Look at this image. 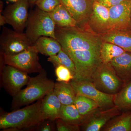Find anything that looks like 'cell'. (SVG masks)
<instances>
[{
  "label": "cell",
  "instance_id": "83f0119b",
  "mask_svg": "<svg viewBox=\"0 0 131 131\" xmlns=\"http://www.w3.org/2000/svg\"><path fill=\"white\" fill-rule=\"evenodd\" d=\"M56 122L57 131H79L81 130L80 126L70 124L60 118L57 119Z\"/></svg>",
  "mask_w": 131,
  "mask_h": 131
},
{
  "label": "cell",
  "instance_id": "d6a6232c",
  "mask_svg": "<svg viewBox=\"0 0 131 131\" xmlns=\"http://www.w3.org/2000/svg\"><path fill=\"white\" fill-rule=\"evenodd\" d=\"M8 1H10L12 2L15 3L18 1V0H8Z\"/></svg>",
  "mask_w": 131,
  "mask_h": 131
},
{
  "label": "cell",
  "instance_id": "603a6c76",
  "mask_svg": "<svg viewBox=\"0 0 131 131\" xmlns=\"http://www.w3.org/2000/svg\"><path fill=\"white\" fill-rule=\"evenodd\" d=\"M74 104L80 114L86 119L95 111L100 108L95 102L82 95H76Z\"/></svg>",
  "mask_w": 131,
  "mask_h": 131
},
{
  "label": "cell",
  "instance_id": "e0dca14e",
  "mask_svg": "<svg viewBox=\"0 0 131 131\" xmlns=\"http://www.w3.org/2000/svg\"><path fill=\"white\" fill-rule=\"evenodd\" d=\"M49 14L56 26L71 27L78 26L76 21L62 3Z\"/></svg>",
  "mask_w": 131,
  "mask_h": 131
},
{
  "label": "cell",
  "instance_id": "9a60e30c",
  "mask_svg": "<svg viewBox=\"0 0 131 131\" xmlns=\"http://www.w3.org/2000/svg\"><path fill=\"white\" fill-rule=\"evenodd\" d=\"M103 41L117 45L125 51L131 52V29L111 31L99 35Z\"/></svg>",
  "mask_w": 131,
  "mask_h": 131
},
{
  "label": "cell",
  "instance_id": "8fae6325",
  "mask_svg": "<svg viewBox=\"0 0 131 131\" xmlns=\"http://www.w3.org/2000/svg\"><path fill=\"white\" fill-rule=\"evenodd\" d=\"M131 1L124 0L109 8L111 31L131 29Z\"/></svg>",
  "mask_w": 131,
  "mask_h": 131
},
{
  "label": "cell",
  "instance_id": "1f68e13d",
  "mask_svg": "<svg viewBox=\"0 0 131 131\" xmlns=\"http://www.w3.org/2000/svg\"><path fill=\"white\" fill-rule=\"evenodd\" d=\"M37 1V0H28L29 5H30V7H32L33 6L35 5V3Z\"/></svg>",
  "mask_w": 131,
  "mask_h": 131
},
{
  "label": "cell",
  "instance_id": "3957f363",
  "mask_svg": "<svg viewBox=\"0 0 131 131\" xmlns=\"http://www.w3.org/2000/svg\"><path fill=\"white\" fill-rule=\"evenodd\" d=\"M56 26L49 13L37 7L29 13L25 33L33 45L40 37L46 36L56 39Z\"/></svg>",
  "mask_w": 131,
  "mask_h": 131
},
{
  "label": "cell",
  "instance_id": "44dd1931",
  "mask_svg": "<svg viewBox=\"0 0 131 131\" xmlns=\"http://www.w3.org/2000/svg\"><path fill=\"white\" fill-rule=\"evenodd\" d=\"M59 118L70 124L80 126L86 119L80 114L74 104L62 105Z\"/></svg>",
  "mask_w": 131,
  "mask_h": 131
},
{
  "label": "cell",
  "instance_id": "5bb4252c",
  "mask_svg": "<svg viewBox=\"0 0 131 131\" xmlns=\"http://www.w3.org/2000/svg\"><path fill=\"white\" fill-rule=\"evenodd\" d=\"M62 104L53 90L42 99L41 110L42 118L55 120L59 118Z\"/></svg>",
  "mask_w": 131,
  "mask_h": 131
},
{
  "label": "cell",
  "instance_id": "5b68a950",
  "mask_svg": "<svg viewBox=\"0 0 131 131\" xmlns=\"http://www.w3.org/2000/svg\"><path fill=\"white\" fill-rule=\"evenodd\" d=\"M38 53L32 45L16 55L9 56L3 54L6 64L12 66L28 74L39 73L43 70L39 62Z\"/></svg>",
  "mask_w": 131,
  "mask_h": 131
},
{
  "label": "cell",
  "instance_id": "7a4b0ae2",
  "mask_svg": "<svg viewBox=\"0 0 131 131\" xmlns=\"http://www.w3.org/2000/svg\"><path fill=\"white\" fill-rule=\"evenodd\" d=\"M34 77H30L27 86L13 97L11 110H16L42 100L54 90L55 83L47 77L46 71L43 70Z\"/></svg>",
  "mask_w": 131,
  "mask_h": 131
},
{
  "label": "cell",
  "instance_id": "30bf717a",
  "mask_svg": "<svg viewBox=\"0 0 131 131\" xmlns=\"http://www.w3.org/2000/svg\"><path fill=\"white\" fill-rule=\"evenodd\" d=\"M98 34H105L111 31L109 8L95 1L93 9L84 28H88Z\"/></svg>",
  "mask_w": 131,
  "mask_h": 131
},
{
  "label": "cell",
  "instance_id": "2e32d148",
  "mask_svg": "<svg viewBox=\"0 0 131 131\" xmlns=\"http://www.w3.org/2000/svg\"><path fill=\"white\" fill-rule=\"evenodd\" d=\"M118 76L125 83L131 81V52L126 51L110 62Z\"/></svg>",
  "mask_w": 131,
  "mask_h": 131
},
{
  "label": "cell",
  "instance_id": "f546056e",
  "mask_svg": "<svg viewBox=\"0 0 131 131\" xmlns=\"http://www.w3.org/2000/svg\"><path fill=\"white\" fill-rule=\"evenodd\" d=\"M106 7L110 8L119 4L124 0H95Z\"/></svg>",
  "mask_w": 131,
  "mask_h": 131
},
{
  "label": "cell",
  "instance_id": "4fadbf2b",
  "mask_svg": "<svg viewBox=\"0 0 131 131\" xmlns=\"http://www.w3.org/2000/svg\"><path fill=\"white\" fill-rule=\"evenodd\" d=\"M95 1L60 0L76 21L78 26L82 28L86 26Z\"/></svg>",
  "mask_w": 131,
  "mask_h": 131
},
{
  "label": "cell",
  "instance_id": "ac0fdd59",
  "mask_svg": "<svg viewBox=\"0 0 131 131\" xmlns=\"http://www.w3.org/2000/svg\"><path fill=\"white\" fill-rule=\"evenodd\" d=\"M33 45L39 53L49 57L56 55L62 49L56 39L46 36L40 37Z\"/></svg>",
  "mask_w": 131,
  "mask_h": 131
},
{
  "label": "cell",
  "instance_id": "8992f818",
  "mask_svg": "<svg viewBox=\"0 0 131 131\" xmlns=\"http://www.w3.org/2000/svg\"><path fill=\"white\" fill-rule=\"evenodd\" d=\"M33 45L25 33L18 32L3 26L0 36L1 52L13 56L18 54Z\"/></svg>",
  "mask_w": 131,
  "mask_h": 131
},
{
  "label": "cell",
  "instance_id": "9c48e42d",
  "mask_svg": "<svg viewBox=\"0 0 131 131\" xmlns=\"http://www.w3.org/2000/svg\"><path fill=\"white\" fill-rule=\"evenodd\" d=\"M28 0H18L6 7L3 13L7 24L12 26L15 30L23 32L28 19Z\"/></svg>",
  "mask_w": 131,
  "mask_h": 131
},
{
  "label": "cell",
  "instance_id": "ffe728a7",
  "mask_svg": "<svg viewBox=\"0 0 131 131\" xmlns=\"http://www.w3.org/2000/svg\"><path fill=\"white\" fill-rule=\"evenodd\" d=\"M53 91L62 105L74 104L76 95L70 82L56 83Z\"/></svg>",
  "mask_w": 131,
  "mask_h": 131
},
{
  "label": "cell",
  "instance_id": "7c38bea8",
  "mask_svg": "<svg viewBox=\"0 0 131 131\" xmlns=\"http://www.w3.org/2000/svg\"><path fill=\"white\" fill-rule=\"evenodd\" d=\"M121 110L115 106L105 109H98L80 126L82 131H99L110 119L119 114Z\"/></svg>",
  "mask_w": 131,
  "mask_h": 131
},
{
  "label": "cell",
  "instance_id": "484cf974",
  "mask_svg": "<svg viewBox=\"0 0 131 131\" xmlns=\"http://www.w3.org/2000/svg\"><path fill=\"white\" fill-rule=\"evenodd\" d=\"M55 68V73L58 82H70L74 79V76L68 68L62 65L58 66Z\"/></svg>",
  "mask_w": 131,
  "mask_h": 131
},
{
  "label": "cell",
  "instance_id": "d4e9b609",
  "mask_svg": "<svg viewBox=\"0 0 131 131\" xmlns=\"http://www.w3.org/2000/svg\"><path fill=\"white\" fill-rule=\"evenodd\" d=\"M47 60L55 68L62 65L68 68L74 77V76L75 73L74 63L70 57L62 49L56 55L49 57Z\"/></svg>",
  "mask_w": 131,
  "mask_h": 131
},
{
  "label": "cell",
  "instance_id": "836d02e7",
  "mask_svg": "<svg viewBox=\"0 0 131 131\" xmlns=\"http://www.w3.org/2000/svg\"><path fill=\"white\" fill-rule=\"evenodd\" d=\"M127 1H131V0H127Z\"/></svg>",
  "mask_w": 131,
  "mask_h": 131
},
{
  "label": "cell",
  "instance_id": "cb8c5ba5",
  "mask_svg": "<svg viewBox=\"0 0 131 131\" xmlns=\"http://www.w3.org/2000/svg\"><path fill=\"white\" fill-rule=\"evenodd\" d=\"M125 52L117 45L103 41L100 52L102 62L103 63H110L114 59Z\"/></svg>",
  "mask_w": 131,
  "mask_h": 131
},
{
  "label": "cell",
  "instance_id": "ba28073f",
  "mask_svg": "<svg viewBox=\"0 0 131 131\" xmlns=\"http://www.w3.org/2000/svg\"><path fill=\"white\" fill-rule=\"evenodd\" d=\"M1 77L3 87L13 97L27 84L31 77L27 73L8 64L1 70Z\"/></svg>",
  "mask_w": 131,
  "mask_h": 131
},
{
  "label": "cell",
  "instance_id": "52a82bcc",
  "mask_svg": "<svg viewBox=\"0 0 131 131\" xmlns=\"http://www.w3.org/2000/svg\"><path fill=\"white\" fill-rule=\"evenodd\" d=\"M76 95H82L95 102L101 109L114 106V95L103 93L96 88L91 81L72 80L70 82Z\"/></svg>",
  "mask_w": 131,
  "mask_h": 131
},
{
  "label": "cell",
  "instance_id": "4dcf8cb0",
  "mask_svg": "<svg viewBox=\"0 0 131 131\" xmlns=\"http://www.w3.org/2000/svg\"><path fill=\"white\" fill-rule=\"evenodd\" d=\"M6 19L3 15L0 14V25L1 26H4L5 24H6Z\"/></svg>",
  "mask_w": 131,
  "mask_h": 131
},
{
  "label": "cell",
  "instance_id": "e575fe53",
  "mask_svg": "<svg viewBox=\"0 0 131 131\" xmlns=\"http://www.w3.org/2000/svg\"></svg>",
  "mask_w": 131,
  "mask_h": 131
},
{
  "label": "cell",
  "instance_id": "4316f807",
  "mask_svg": "<svg viewBox=\"0 0 131 131\" xmlns=\"http://www.w3.org/2000/svg\"><path fill=\"white\" fill-rule=\"evenodd\" d=\"M61 4L60 0H37L35 5L42 11L50 13Z\"/></svg>",
  "mask_w": 131,
  "mask_h": 131
},
{
  "label": "cell",
  "instance_id": "d6986e66",
  "mask_svg": "<svg viewBox=\"0 0 131 131\" xmlns=\"http://www.w3.org/2000/svg\"><path fill=\"white\" fill-rule=\"evenodd\" d=\"M101 130L131 131V111H125L113 117Z\"/></svg>",
  "mask_w": 131,
  "mask_h": 131
},
{
  "label": "cell",
  "instance_id": "f1b7e54d",
  "mask_svg": "<svg viewBox=\"0 0 131 131\" xmlns=\"http://www.w3.org/2000/svg\"><path fill=\"white\" fill-rule=\"evenodd\" d=\"M56 130V121L43 120L36 126L35 131H55Z\"/></svg>",
  "mask_w": 131,
  "mask_h": 131
},
{
  "label": "cell",
  "instance_id": "7402d4cb",
  "mask_svg": "<svg viewBox=\"0 0 131 131\" xmlns=\"http://www.w3.org/2000/svg\"><path fill=\"white\" fill-rule=\"evenodd\" d=\"M114 103L121 111H131V81L125 83L120 90L114 95Z\"/></svg>",
  "mask_w": 131,
  "mask_h": 131
},
{
  "label": "cell",
  "instance_id": "277c9868",
  "mask_svg": "<svg viewBox=\"0 0 131 131\" xmlns=\"http://www.w3.org/2000/svg\"><path fill=\"white\" fill-rule=\"evenodd\" d=\"M91 81L98 90L109 94L117 93L125 84L110 63H102L92 75Z\"/></svg>",
  "mask_w": 131,
  "mask_h": 131
},
{
  "label": "cell",
  "instance_id": "6da1fadb",
  "mask_svg": "<svg viewBox=\"0 0 131 131\" xmlns=\"http://www.w3.org/2000/svg\"><path fill=\"white\" fill-rule=\"evenodd\" d=\"M42 100L8 113L1 109L0 129L2 131H34L43 120Z\"/></svg>",
  "mask_w": 131,
  "mask_h": 131
}]
</instances>
